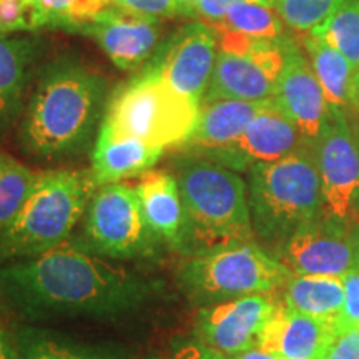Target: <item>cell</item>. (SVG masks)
<instances>
[{
    "label": "cell",
    "mask_w": 359,
    "mask_h": 359,
    "mask_svg": "<svg viewBox=\"0 0 359 359\" xmlns=\"http://www.w3.org/2000/svg\"><path fill=\"white\" fill-rule=\"evenodd\" d=\"M165 150L151 147L138 138L114 137L98 128L92 151V173L97 188L122 183V180L150 172Z\"/></svg>",
    "instance_id": "cell-20"
},
{
    "label": "cell",
    "mask_w": 359,
    "mask_h": 359,
    "mask_svg": "<svg viewBox=\"0 0 359 359\" xmlns=\"http://www.w3.org/2000/svg\"><path fill=\"white\" fill-rule=\"evenodd\" d=\"M97 190L90 172L52 170L39 173L24 208L0 233V262L47 253L70 240Z\"/></svg>",
    "instance_id": "cell-5"
},
{
    "label": "cell",
    "mask_w": 359,
    "mask_h": 359,
    "mask_svg": "<svg viewBox=\"0 0 359 359\" xmlns=\"http://www.w3.org/2000/svg\"><path fill=\"white\" fill-rule=\"evenodd\" d=\"M353 133H354V140H356V145L359 148V128H358V132H353Z\"/></svg>",
    "instance_id": "cell-40"
},
{
    "label": "cell",
    "mask_w": 359,
    "mask_h": 359,
    "mask_svg": "<svg viewBox=\"0 0 359 359\" xmlns=\"http://www.w3.org/2000/svg\"><path fill=\"white\" fill-rule=\"evenodd\" d=\"M285 47V67L278 80L275 100L285 110L291 122L308 143H314L327 122L331 107L327 105L325 92L302 50L283 40Z\"/></svg>",
    "instance_id": "cell-16"
},
{
    "label": "cell",
    "mask_w": 359,
    "mask_h": 359,
    "mask_svg": "<svg viewBox=\"0 0 359 359\" xmlns=\"http://www.w3.org/2000/svg\"><path fill=\"white\" fill-rule=\"evenodd\" d=\"M349 0H275L273 8L291 30L309 34Z\"/></svg>",
    "instance_id": "cell-28"
},
{
    "label": "cell",
    "mask_w": 359,
    "mask_h": 359,
    "mask_svg": "<svg viewBox=\"0 0 359 359\" xmlns=\"http://www.w3.org/2000/svg\"><path fill=\"white\" fill-rule=\"evenodd\" d=\"M313 148L325 215L359 224V148L343 111L331 109Z\"/></svg>",
    "instance_id": "cell-9"
},
{
    "label": "cell",
    "mask_w": 359,
    "mask_h": 359,
    "mask_svg": "<svg viewBox=\"0 0 359 359\" xmlns=\"http://www.w3.org/2000/svg\"><path fill=\"white\" fill-rule=\"evenodd\" d=\"M200 110L201 102L182 95L161 75L145 69L115 90L100 128L161 150L183 148L195 132Z\"/></svg>",
    "instance_id": "cell-7"
},
{
    "label": "cell",
    "mask_w": 359,
    "mask_h": 359,
    "mask_svg": "<svg viewBox=\"0 0 359 359\" xmlns=\"http://www.w3.org/2000/svg\"><path fill=\"white\" fill-rule=\"evenodd\" d=\"M0 359H19V349H17V338L0 320Z\"/></svg>",
    "instance_id": "cell-35"
},
{
    "label": "cell",
    "mask_w": 359,
    "mask_h": 359,
    "mask_svg": "<svg viewBox=\"0 0 359 359\" xmlns=\"http://www.w3.org/2000/svg\"><path fill=\"white\" fill-rule=\"evenodd\" d=\"M273 257L291 275L343 278L359 268V224L323 215L296 231Z\"/></svg>",
    "instance_id": "cell-10"
},
{
    "label": "cell",
    "mask_w": 359,
    "mask_h": 359,
    "mask_svg": "<svg viewBox=\"0 0 359 359\" xmlns=\"http://www.w3.org/2000/svg\"><path fill=\"white\" fill-rule=\"evenodd\" d=\"M263 102H245L233 98L201 102V110L191 138L183 147L190 155L210 158L231 147L243 135Z\"/></svg>",
    "instance_id": "cell-19"
},
{
    "label": "cell",
    "mask_w": 359,
    "mask_h": 359,
    "mask_svg": "<svg viewBox=\"0 0 359 359\" xmlns=\"http://www.w3.org/2000/svg\"><path fill=\"white\" fill-rule=\"evenodd\" d=\"M105 93L107 82L98 72L67 58L53 62L27 107L22 145L43 160L82 154L102 125Z\"/></svg>",
    "instance_id": "cell-2"
},
{
    "label": "cell",
    "mask_w": 359,
    "mask_h": 359,
    "mask_svg": "<svg viewBox=\"0 0 359 359\" xmlns=\"http://www.w3.org/2000/svg\"><path fill=\"white\" fill-rule=\"evenodd\" d=\"M42 27L32 0H0V34L37 30Z\"/></svg>",
    "instance_id": "cell-29"
},
{
    "label": "cell",
    "mask_w": 359,
    "mask_h": 359,
    "mask_svg": "<svg viewBox=\"0 0 359 359\" xmlns=\"http://www.w3.org/2000/svg\"><path fill=\"white\" fill-rule=\"evenodd\" d=\"M218 57L217 32L203 22L180 29L145 69L163 77L182 95L203 102Z\"/></svg>",
    "instance_id": "cell-13"
},
{
    "label": "cell",
    "mask_w": 359,
    "mask_h": 359,
    "mask_svg": "<svg viewBox=\"0 0 359 359\" xmlns=\"http://www.w3.org/2000/svg\"><path fill=\"white\" fill-rule=\"evenodd\" d=\"M233 359H281V358H278L271 353L263 351L262 348H253V349H250V351L238 354V356H235Z\"/></svg>",
    "instance_id": "cell-36"
},
{
    "label": "cell",
    "mask_w": 359,
    "mask_h": 359,
    "mask_svg": "<svg viewBox=\"0 0 359 359\" xmlns=\"http://www.w3.org/2000/svg\"><path fill=\"white\" fill-rule=\"evenodd\" d=\"M309 35L343 53L354 72L359 70V0H349L336 8Z\"/></svg>",
    "instance_id": "cell-27"
},
{
    "label": "cell",
    "mask_w": 359,
    "mask_h": 359,
    "mask_svg": "<svg viewBox=\"0 0 359 359\" xmlns=\"http://www.w3.org/2000/svg\"><path fill=\"white\" fill-rule=\"evenodd\" d=\"M219 4L224 7H230L233 4H263V6H271L275 4V0H218Z\"/></svg>",
    "instance_id": "cell-37"
},
{
    "label": "cell",
    "mask_w": 359,
    "mask_h": 359,
    "mask_svg": "<svg viewBox=\"0 0 359 359\" xmlns=\"http://www.w3.org/2000/svg\"><path fill=\"white\" fill-rule=\"evenodd\" d=\"M308 145L303 135L275 98L263 102L248 127L231 147L208 160L235 172H245L258 163H271Z\"/></svg>",
    "instance_id": "cell-14"
},
{
    "label": "cell",
    "mask_w": 359,
    "mask_h": 359,
    "mask_svg": "<svg viewBox=\"0 0 359 359\" xmlns=\"http://www.w3.org/2000/svg\"><path fill=\"white\" fill-rule=\"evenodd\" d=\"M143 217L161 245L178 253H190L188 222L177 177L167 170L143 173L135 187Z\"/></svg>",
    "instance_id": "cell-17"
},
{
    "label": "cell",
    "mask_w": 359,
    "mask_h": 359,
    "mask_svg": "<svg viewBox=\"0 0 359 359\" xmlns=\"http://www.w3.org/2000/svg\"><path fill=\"white\" fill-rule=\"evenodd\" d=\"M281 291V304L291 311L341 323L343 281L338 276L291 275Z\"/></svg>",
    "instance_id": "cell-21"
},
{
    "label": "cell",
    "mask_w": 359,
    "mask_h": 359,
    "mask_svg": "<svg viewBox=\"0 0 359 359\" xmlns=\"http://www.w3.org/2000/svg\"><path fill=\"white\" fill-rule=\"evenodd\" d=\"M32 57L34 45L30 40L0 34V135L20 114Z\"/></svg>",
    "instance_id": "cell-23"
},
{
    "label": "cell",
    "mask_w": 359,
    "mask_h": 359,
    "mask_svg": "<svg viewBox=\"0 0 359 359\" xmlns=\"http://www.w3.org/2000/svg\"><path fill=\"white\" fill-rule=\"evenodd\" d=\"M0 293L29 321L122 320L154 302L160 285L70 238L40 257L0 268Z\"/></svg>",
    "instance_id": "cell-1"
},
{
    "label": "cell",
    "mask_w": 359,
    "mask_h": 359,
    "mask_svg": "<svg viewBox=\"0 0 359 359\" xmlns=\"http://www.w3.org/2000/svg\"><path fill=\"white\" fill-rule=\"evenodd\" d=\"M147 359H163V358H160V356H151V358H147Z\"/></svg>",
    "instance_id": "cell-41"
},
{
    "label": "cell",
    "mask_w": 359,
    "mask_h": 359,
    "mask_svg": "<svg viewBox=\"0 0 359 359\" xmlns=\"http://www.w3.org/2000/svg\"><path fill=\"white\" fill-rule=\"evenodd\" d=\"M309 55V64L325 92L326 102L331 109L344 111V109L358 103L354 92V72L351 62L336 48L330 47L320 39L306 35L304 39Z\"/></svg>",
    "instance_id": "cell-24"
},
{
    "label": "cell",
    "mask_w": 359,
    "mask_h": 359,
    "mask_svg": "<svg viewBox=\"0 0 359 359\" xmlns=\"http://www.w3.org/2000/svg\"><path fill=\"white\" fill-rule=\"evenodd\" d=\"M173 175L185 205L188 255L231 241L255 240L246 183L235 170L188 154L175 161Z\"/></svg>",
    "instance_id": "cell-4"
},
{
    "label": "cell",
    "mask_w": 359,
    "mask_h": 359,
    "mask_svg": "<svg viewBox=\"0 0 359 359\" xmlns=\"http://www.w3.org/2000/svg\"><path fill=\"white\" fill-rule=\"evenodd\" d=\"M285 67L283 40H255L243 53L219 52L203 102L233 98L264 102L275 97Z\"/></svg>",
    "instance_id": "cell-12"
},
{
    "label": "cell",
    "mask_w": 359,
    "mask_h": 359,
    "mask_svg": "<svg viewBox=\"0 0 359 359\" xmlns=\"http://www.w3.org/2000/svg\"><path fill=\"white\" fill-rule=\"evenodd\" d=\"M15 338L19 359H130L125 349L85 343L43 327L22 326Z\"/></svg>",
    "instance_id": "cell-22"
},
{
    "label": "cell",
    "mask_w": 359,
    "mask_h": 359,
    "mask_svg": "<svg viewBox=\"0 0 359 359\" xmlns=\"http://www.w3.org/2000/svg\"><path fill=\"white\" fill-rule=\"evenodd\" d=\"M37 178L39 173L22 165L13 156L0 155V233L11 226L24 208Z\"/></svg>",
    "instance_id": "cell-26"
},
{
    "label": "cell",
    "mask_w": 359,
    "mask_h": 359,
    "mask_svg": "<svg viewBox=\"0 0 359 359\" xmlns=\"http://www.w3.org/2000/svg\"><path fill=\"white\" fill-rule=\"evenodd\" d=\"M173 359H233L215 351L196 338L182 339L173 346Z\"/></svg>",
    "instance_id": "cell-34"
},
{
    "label": "cell",
    "mask_w": 359,
    "mask_h": 359,
    "mask_svg": "<svg viewBox=\"0 0 359 359\" xmlns=\"http://www.w3.org/2000/svg\"><path fill=\"white\" fill-rule=\"evenodd\" d=\"M223 29L255 40L280 42L285 34V22L271 6L263 4H233L217 24Z\"/></svg>",
    "instance_id": "cell-25"
},
{
    "label": "cell",
    "mask_w": 359,
    "mask_h": 359,
    "mask_svg": "<svg viewBox=\"0 0 359 359\" xmlns=\"http://www.w3.org/2000/svg\"><path fill=\"white\" fill-rule=\"evenodd\" d=\"M273 293L250 294L198 308L193 323V338L224 356L258 348L264 326L280 308Z\"/></svg>",
    "instance_id": "cell-11"
},
{
    "label": "cell",
    "mask_w": 359,
    "mask_h": 359,
    "mask_svg": "<svg viewBox=\"0 0 359 359\" xmlns=\"http://www.w3.org/2000/svg\"><path fill=\"white\" fill-rule=\"evenodd\" d=\"M343 314L341 325L348 327H359V268L351 269L343 278Z\"/></svg>",
    "instance_id": "cell-32"
},
{
    "label": "cell",
    "mask_w": 359,
    "mask_h": 359,
    "mask_svg": "<svg viewBox=\"0 0 359 359\" xmlns=\"http://www.w3.org/2000/svg\"><path fill=\"white\" fill-rule=\"evenodd\" d=\"M77 240L98 257L116 262L155 258L163 246L148 228L135 187L125 183L97 188Z\"/></svg>",
    "instance_id": "cell-8"
},
{
    "label": "cell",
    "mask_w": 359,
    "mask_h": 359,
    "mask_svg": "<svg viewBox=\"0 0 359 359\" xmlns=\"http://www.w3.org/2000/svg\"><path fill=\"white\" fill-rule=\"evenodd\" d=\"M72 30L95 40L111 64L125 72L140 69L154 57L160 35L156 19L127 11L118 4Z\"/></svg>",
    "instance_id": "cell-15"
},
{
    "label": "cell",
    "mask_w": 359,
    "mask_h": 359,
    "mask_svg": "<svg viewBox=\"0 0 359 359\" xmlns=\"http://www.w3.org/2000/svg\"><path fill=\"white\" fill-rule=\"evenodd\" d=\"M320 359H359V327L341 326Z\"/></svg>",
    "instance_id": "cell-31"
},
{
    "label": "cell",
    "mask_w": 359,
    "mask_h": 359,
    "mask_svg": "<svg viewBox=\"0 0 359 359\" xmlns=\"http://www.w3.org/2000/svg\"><path fill=\"white\" fill-rule=\"evenodd\" d=\"M180 2L185 4V6H187L188 8H190V15H191V6H193V4H195V2H198V0H180Z\"/></svg>",
    "instance_id": "cell-39"
},
{
    "label": "cell",
    "mask_w": 359,
    "mask_h": 359,
    "mask_svg": "<svg viewBox=\"0 0 359 359\" xmlns=\"http://www.w3.org/2000/svg\"><path fill=\"white\" fill-rule=\"evenodd\" d=\"M341 326L280 304L264 326L258 348L281 359H320Z\"/></svg>",
    "instance_id": "cell-18"
},
{
    "label": "cell",
    "mask_w": 359,
    "mask_h": 359,
    "mask_svg": "<svg viewBox=\"0 0 359 359\" xmlns=\"http://www.w3.org/2000/svg\"><path fill=\"white\" fill-rule=\"evenodd\" d=\"M291 273L258 241H231L187 255L177 269L180 293L196 308L250 294L276 293Z\"/></svg>",
    "instance_id": "cell-6"
},
{
    "label": "cell",
    "mask_w": 359,
    "mask_h": 359,
    "mask_svg": "<svg viewBox=\"0 0 359 359\" xmlns=\"http://www.w3.org/2000/svg\"><path fill=\"white\" fill-rule=\"evenodd\" d=\"M354 92H356V100H359V70L354 74Z\"/></svg>",
    "instance_id": "cell-38"
},
{
    "label": "cell",
    "mask_w": 359,
    "mask_h": 359,
    "mask_svg": "<svg viewBox=\"0 0 359 359\" xmlns=\"http://www.w3.org/2000/svg\"><path fill=\"white\" fill-rule=\"evenodd\" d=\"M248 172L255 238L262 240L271 253L296 231L325 215L313 143L271 163L255 165Z\"/></svg>",
    "instance_id": "cell-3"
},
{
    "label": "cell",
    "mask_w": 359,
    "mask_h": 359,
    "mask_svg": "<svg viewBox=\"0 0 359 359\" xmlns=\"http://www.w3.org/2000/svg\"><path fill=\"white\" fill-rule=\"evenodd\" d=\"M118 6L127 11H132L140 15L154 17H173V15H190V8L180 0H115Z\"/></svg>",
    "instance_id": "cell-30"
},
{
    "label": "cell",
    "mask_w": 359,
    "mask_h": 359,
    "mask_svg": "<svg viewBox=\"0 0 359 359\" xmlns=\"http://www.w3.org/2000/svg\"><path fill=\"white\" fill-rule=\"evenodd\" d=\"M42 27H69L74 0H32Z\"/></svg>",
    "instance_id": "cell-33"
},
{
    "label": "cell",
    "mask_w": 359,
    "mask_h": 359,
    "mask_svg": "<svg viewBox=\"0 0 359 359\" xmlns=\"http://www.w3.org/2000/svg\"><path fill=\"white\" fill-rule=\"evenodd\" d=\"M0 155H2V151H0Z\"/></svg>",
    "instance_id": "cell-42"
}]
</instances>
